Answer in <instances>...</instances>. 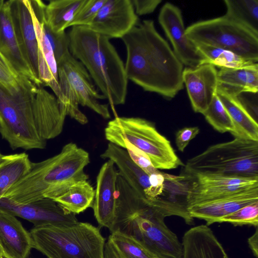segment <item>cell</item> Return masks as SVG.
I'll return each instance as SVG.
<instances>
[{"mask_svg":"<svg viewBox=\"0 0 258 258\" xmlns=\"http://www.w3.org/2000/svg\"><path fill=\"white\" fill-rule=\"evenodd\" d=\"M198 126L185 127L176 134L175 143L178 149L183 152L189 142L199 133Z\"/></svg>","mask_w":258,"mask_h":258,"instance_id":"38","label":"cell"},{"mask_svg":"<svg viewBox=\"0 0 258 258\" xmlns=\"http://www.w3.org/2000/svg\"><path fill=\"white\" fill-rule=\"evenodd\" d=\"M0 247L10 258H27L33 248L30 232L16 216L1 209Z\"/></svg>","mask_w":258,"mask_h":258,"instance_id":"24","label":"cell"},{"mask_svg":"<svg viewBox=\"0 0 258 258\" xmlns=\"http://www.w3.org/2000/svg\"><path fill=\"white\" fill-rule=\"evenodd\" d=\"M118 147L124 149L133 161L148 174L151 175L159 171L153 165L150 159L145 153L128 142L124 140L122 141Z\"/></svg>","mask_w":258,"mask_h":258,"instance_id":"36","label":"cell"},{"mask_svg":"<svg viewBox=\"0 0 258 258\" xmlns=\"http://www.w3.org/2000/svg\"><path fill=\"white\" fill-rule=\"evenodd\" d=\"M247 242L254 256L258 257V227H256L254 233L248 238Z\"/></svg>","mask_w":258,"mask_h":258,"instance_id":"40","label":"cell"},{"mask_svg":"<svg viewBox=\"0 0 258 258\" xmlns=\"http://www.w3.org/2000/svg\"><path fill=\"white\" fill-rule=\"evenodd\" d=\"M86 0H52L45 5V19L54 33L64 32Z\"/></svg>","mask_w":258,"mask_h":258,"instance_id":"28","label":"cell"},{"mask_svg":"<svg viewBox=\"0 0 258 258\" xmlns=\"http://www.w3.org/2000/svg\"><path fill=\"white\" fill-rule=\"evenodd\" d=\"M0 258H10L8 256L0 247Z\"/></svg>","mask_w":258,"mask_h":258,"instance_id":"42","label":"cell"},{"mask_svg":"<svg viewBox=\"0 0 258 258\" xmlns=\"http://www.w3.org/2000/svg\"><path fill=\"white\" fill-rule=\"evenodd\" d=\"M183 172L192 175L258 178V141L236 137L211 146L188 159Z\"/></svg>","mask_w":258,"mask_h":258,"instance_id":"7","label":"cell"},{"mask_svg":"<svg viewBox=\"0 0 258 258\" xmlns=\"http://www.w3.org/2000/svg\"><path fill=\"white\" fill-rule=\"evenodd\" d=\"M106 0H86L69 27L86 26L94 19Z\"/></svg>","mask_w":258,"mask_h":258,"instance_id":"35","label":"cell"},{"mask_svg":"<svg viewBox=\"0 0 258 258\" xmlns=\"http://www.w3.org/2000/svg\"><path fill=\"white\" fill-rule=\"evenodd\" d=\"M112 161L118 167L119 175L141 198L161 208L167 205L175 194V187L169 175L158 172L149 175L131 159L127 152L109 143L100 155Z\"/></svg>","mask_w":258,"mask_h":258,"instance_id":"11","label":"cell"},{"mask_svg":"<svg viewBox=\"0 0 258 258\" xmlns=\"http://www.w3.org/2000/svg\"><path fill=\"white\" fill-rule=\"evenodd\" d=\"M126 50L127 78L146 91L173 98L183 88V65L156 30L144 20L121 38Z\"/></svg>","mask_w":258,"mask_h":258,"instance_id":"1","label":"cell"},{"mask_svg":"<svg viewBox=\"0 0 258 258\" xmlns=\"http://www.w3.org/2000/svg\"><path fill=\"white\" fill-rule=\"evenodd\" d=\"M68 35L70 53L83 64L106 99L111 105L124 104L128 79L110 39L84 26L72 27Z\"/></svg>","mask_w":258,"mask_h":258,"instance_id":"4","label":"cell"},{"mask_svg":"<svg viewBox=\"0 0 258 258\" xmlns=\"http://www.w3.org/2000/svg\"><path fill=\"white\" fill-rule=\"evenodd\" d=\"M89 163V153L76 144L69 143L56 155L39 162H31L29 171L4 197L17 204L45 198L52 199L71 184L87 180L84 169Z\"/></svg>","mask_w":258,"mask_h":258,"instance_id":"3","label":"cell"},{"mask_svg":"<svg viewBox=\"0 0 258 258\" xmlns=\"http://www.w3.org/2000/svg\"><path fill=\"white\" fill-rule=\"evenodd\" d=\"M33 112L40 136L47 140L61 133L66 116L62 112L55 96L38 87L33 102Z\"/></svg>","mask_w":258,"mask_h":258,"instance_id":"21","label":"cell"},{"mask_svg":"<svg viewBox=\"0 0 258 258\" xmlns=\"http://www.w3.org/2000/svg\"><path fill=\"white\" fill-rule=\"evenodd\" d=\"M115 218L110 232L132 237L158 258H180L182 245L166 225V216L140 197L119 175L116 180Z\"/></svg>","mask_w":258,"mask_h":258,"instance_id":"2","label":"cell"},{"mask_svg":"<svg viewBox=\"0 0 258 258\" xmlns=\"http://www.w3.org/2000/svg\"><path fill=\"white\" fill-rule=\"evenodd\" d=\"M194 44L205 58V63H209L219 68H239L254 63L222 48L201 43Z\"/></svg>","mask_w":258,"mask_h":258,"instance_id":"31","label":"cell"},{"mask_svg":"<svg viewBox=\"0 0 258 258\" xmlns=\"http://www.w3.org/2000/svg\"><path fill=\"white\" fill-rule=\"evenodd\" d=\"M229 223L234 226L250 225L258 227V202L239 209L221 218L219 223Z\"/></svg>","mask_w":258,"mask_h":258,"instance_id":"34","label":"cell"},{"mask_svg":"<svg viewBox=\"0 0 258 258\" xmlns=\"http://www.w3.org/2000/svg\"><path fill=\"white\" fill-rule=\"evenodd\" d=\"M217 95L229 113L236 129V137L258 141V124L236 96L217 89ZM235 137V138H236Z\"/></svg>","mask_w":258,"mask_h":258,"instance_id":"26","label":"cell"},{"mask_svg":"<svg viewBox=\"0 0 258 258\" xmlns=\"http://www.w3.org/2000/svg\"><path fill=\"white\" fill-rule=\"evenodd\" d=\"M217 89L236 96L245 92H258V64L234 68H220L217 71Z\"/></svg>","mask_w":258,"mask_h":258,"instance_id":"25","label":"cell"},{"mask_svg":"<svg viewBox=\"0 0 258 258\" xmlns=\"http://www.w3.org/2000/svg\"><path fill=\"white\" fill-rule=\"evenodd\" d=\"M4 155H3L1 152H0V164L1 163V162H2L3 160V158H4Z\"/></svg>","mask_w":258,"mask_h":258,"instance_id":"43","label":"cell"},{"mask_svg":"<svg viewBox=\"0 0 258 258\" xmlns=\"http://www.w3.org/2000/svg\"><path fill=\"white\" fill-rule=\"evenodd\" d=\"M188 195L189 206L258 187V178L197 174Z\"/></svg>","mask_w":258,"mask_h":258,"instance_id":"12","label":"cell"},{"mask_svg":"<svg viewBox=\"0 0 258 258\" xmlns=\"http://www.w3.org/2000/svg\"><path fill=\"white\" fill-rule=\"evenodd\" d=\"M104 258H119L112 244L108 240L105 244Z\"/></svg>","mask_w":258,"mask_h":258,"instance_id":"41","label":"cell"},{"mask_svg":"<svg viewBox=\"0 0 258 258\" xmlns=\"http://www.w3.org/2000/svg\"><path fill=\"white\" fill-rule=\"evenodd\" d=\"M38 46V77L42 86L48 87L57 97L59 93L57 63L51 43L43 28L45 5L40 0H28Z\"/></svg>","mask_w":258,"mask_h":258,"instance_id":"17","label":"cell"},{"mask_svg":"<svg viewBox=\"0 0 258 258\" xmlns=\"http://www.w3.org/2000/svg\"><path fill=\"white\" fill-rule=\"evenodd\" d=\"M138 21L131 0H106L92 21L84 27L109 39H121Z\"/></svg>","mask_w":258,"mask_h":258,"instance_id":"13","label":"cell"},{"mask_svg":"<svg viewBox=\"0 0 258 258\" xmlns=\"http://www.w3.org/2000/svg\"><path fill=\"white\" fill-rule=\"evenodd\" d=\"M180 258H229L211 229L202 224L191 227L182 237Z\"/></svg>","mask_w":258,"mask_h":258,"instance_id":"23","label":"cell"},{"mask_svg":"<svg viewBox=\"0 0 258 258\" xmlns=\"http://www.w3.org/2000/svg\"><path fill=\"white\" fill-rule=\"evenodd\" d=\"M217 71L216 67L209 63L183 69V84L195 112L203 114L210 105L217 92Z\"/></svg>","mask_w":258,"mask_h":258,"instance_id":"18","label":"cell"},{"mask_svg":"<svg viewBox=\"0 0 258 258\" xmlns=\"http://www.w3.org/2000/svg\"><path fill=\"white\" fill-rule=\"evenodd\" d=\"M0 52V84L8 89L18 86L21 80Z\"/></svg>","mask_w":258,"mask_h":258,"instance_id":"37","label":"cell"},{"mask_svg":"<svg viewBox=\"0 0 258 258\" xmlns=\"http://www.w3.org/2000/svg\"><path fill=\"white\" fill-rule=\"evenodd\" d=\"M33 247L48 258H104L105 239L87 222L34 226Z\"/></svg>","mask_w":258,"mask_h":258,"instance_id":"6","label":"cell"},{"mask_svg":"<svg viewBox=\"0 0 258 258\" xmlns=\"http://www.w3.org/2000/svg\"><path fill=\"white\" fill-rule=\"evenodd\" d=\"M108 240L119 258H158L137 240L119 231L111 232Z\"/></svg>","mask_w":258,"mask_h":258,"instance_id":"32","label":"cell"},{"mask_svg":"<svg viewBox=\"0 0 258 258\" xmlns=\"http://www.w3.org/2000/svg\"><path fill=\"white\" fill-rule=\"evenodd\" d=\"M0 52L20 78L41 85L20 50L15 32L8 2L0 0Z\"/></svg>","mask_w":258,"mask_h":258,"instance_id":"20","label":"cell"},{"mask_svg":"<svg viewBox=\"0 0 258 258\" xmlns=\"http://www.w3.org/2000/svg\"><path fill=\"white\" fill-rule=\"evenodd\" d=\"M0 209L25 219L34 226L71 225L78 222L75 214L70 213L50 198L25 204H17L6 197L0 199Z\"/></svg>","mask_w":258,"mask_h":258,"instance_id":"14","label":"cell"},{"mask_svg":"<svg viewBox=\"0 0 258 258\" xmlns=\"http://www.w3.org/2000/svg\"><path fill=\"white\" fill-rule=\"evenodd\" d=\"M203 114L206 120L219 132H229L235 137H236L237 133L233 122L218 98L217 92Z\"/></svg>","mask_w":258,"mask_h":258,"instance_id":"33","label":"cell"},{"mask_svg":"<svg viewBox=\"0 0 258 258\" xmlns=\"http://www.w3.org/2000/svg\"><path fill=\"white\" fill-rule=\"evenodd\" d=\"M118 172L113 162L108 160L101 166L96 178L92 206L99 226L111 229L115 215L116 180Z\"/></svg>","mask_w":258,"mask_h":258,"instance_id":"19","label":"cell"},{"mask_svg":"<svg viewBox=\"0 0 258 258\" xmlns=\"http://www.w3.org/2000/svg\"><path fill=\"white\" fill-rule=\"evenodd\" d=\"M31 162L26 153L4 155L0 164V199L29 171Z\"/></svg>","mask_w":258,"mask_h":258,"instance_id":"29","label":"cell"},{"mask_svg":"<svg viewBox=\"0 0 258 258\" xmlns=\"http://www.w3.org/2000/svg\"><path fill=\"white\" fill-rule=\"evenodd\" d=\"M258 202V187L225 198L189 206L188 212L193 218L202 219L209 226L248 204Z\"/></svg>","mask_w":258,"mask_h":258,"instance_id":"22","label":"cell"},{"mask_svg":"<svg viewBox=\"0 0 258 258\" xmlns=\"http://www.w3.org/2000/svg\"><path fill=\"white\" fill-rule=\"evenodd\" d=\"M131 1L138 16L153 13L162 2L160 0H131Z\"/></svg>","mask_w":258,"mask_h":258,"instance_id":"39","label":"cell"},{"mask_svg":"<svg viewBox=\"0 0 258 258\" xmlns=\"http://www.w3.org/2000/svg\"><path fill=\"white\" fill-rule=\"evenodd\" d=\"M159 22L173 47V52L183 65L196 67L205 63L195 45L186 36L180 10L174 5L164 4L159 14Z\"/></svg>","mask_w":258,"mask_h":258,"instance_id":"15","label":"cell"},{"mask_svg":"<svg viewBox=\"0 0 258 258\" xmlns=\"http://www.w3.org/2000/svg\"><path fill=\"white\" fill-rule=\"evenodd\" d=\"M8 2L21 52L42 87L38 77V42L28 0H10Z\"/></svg>","mask_w":258,"mask_h":258,"instance_id":"16","label":"cell"},{"mask_svg":"<svg viewBox=\"0 0 258 258\" xmlns=\"http://www.w3.org/2000/svg\"><path fill=\"white\" fill-rule=\"evenodd\" d=\"M95 190L87 180H82L68 186L52 199L67 211L74 214L92 207Z\"/></svg>","mask_w":258,"mask_h":258,"instance_id":"27","label":"cell"},{"mask_svg":"<svg viewBox=\"0 0 258 258\" xmlns=\"http://www.w3.org/2000/svg\"><path fill=\"white\" fill-rule=\"evenodd\" d=\"M106 139L117 146L125 140L145 153L158 169L183 166L170 142L160 134L152 122L137 117H115L104 129Z\"/></svg>","mask_w":258,"mask_h":258,"instance_id":"9","label":"cell"},{"mask_svg":"<svg viewBox=\"0 0 258 258\" xmlns=\"http://www.w3.org/2000/svg\"><path fill=\"white\" fill-rule=\"evenodd\" d=\"M59 93L56 97L62 112L82 124L88 123L87 116L79 105L86 106L105 119L110 118L108 105L100 100L105 97L96 89L83 64L68 52L57 63Z\"/></svg>","mask_w":258,"mask_h":258,"instance_id":"8","label":"cell"},{"mask_svg":"<svg viewBox=\"0 0 258 258\" xmlns=\"http://www.w3.org/2000/svg\"><path fill=\"white\" fill-rule=\"evenodd\" d=\"M185 34L194 43L222 48L257 63L258 35L225 15L195 23Z\"/></svg>","mask_w":258,"mask_h":258,"instance_id":"10","label":"cell"},{"mask_svg":"<svg viewBox=\"0 0 258 258\" xmlns=\"http://www.w3.org/2000/svg\"><path fill=\"white\" fill-rule=\"evenodd\" d=\"M38 87L23 78L16 87L0 84V134L13 150L43 149L46 140L37 130L33 102Z\"/></svg>","mask_w":258,"mask_h":258,"instance_id":"5","label":"cell"},{"mask_svg":"<svg viewBox=\"0 0 258 258\" xmlns=\"http://www.w3.org/2000/svg\"><path fill=\"white\" fill-rule=\"evenodd\" d=\"M225 16L258 35V1L225 0Z\"/></svg>","mask_w":258,"mask_h":258,"instance_id":"30","label":"cell"}]
</instances>
